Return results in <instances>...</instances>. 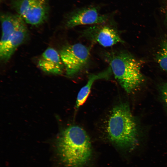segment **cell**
I'll return each instance as SVG.
<instances>
[{"label":"cell","instance_id":"cell-1","mask_svg":"<svg viewBox=\"0 0 167 167\" xmlns=\"http://www.w3.org/2000/svg\"><path fill=\"white\" fill-rule=\"evenodd\" d=\"M56 143L60 157L68 167H82L90 158V138L79 126H71L65 129L59 134Z\"/></svg>","mask_w":167,"mask_h":167},{"label":"cell","instance_id":"cell-2","mask_svg":"<svg viewBox=\"0 0 167 167\" xmlns=\"http://www.w3.org/2000/svg\"><path fill=\"white\" fill-rule=\"evenodd\" d=\"M105 130L109 139L122 148L133 149L138 144L137 124L126 103L112 108L107 119Z\"/></svg>","mask_w":167,"mask_h":167},{"label":"cell","instance_id":"cell-3","mask_svg":"<svg viewBox=\"0 0 167 167\" xmlns=\"http://www.w3.org/2000/svg\"><path fill=\"white\" fill-rule=\"evenodd\" d=\"M105 58L119 84L128 93L138 88L144 80L142 62L126 51L106 53Z\"/></svg>","mask_w":167,"mask_h":167},{"label":"cell","instance_id":"cell-4","mask_svg":"<svg viewBox=\"0 0 167 167\" xmlns=\"http://www.w3.org/2000/svg\"><path fill=\"white\" fill-rule=\"evenodd\" d=\"M11 5L26 23L32 26L42 24L49 17V0H11Z\"/></svg>","mask_w":167,"mask_h":167},{"label":"cell","instance_id":"cell-5","mask_svg":"<svg viewBox=\"0 0 167 167\" xmlns=\"http://www.w3.org/2000/svg\"><path fill=\"white\" fill-rule=\"evenodd\" d=\"M67 76L77 75L86 66L90 59L89 48L80 43L67 45L59 53Z\"/></svg>","mask_w":167,"mask_h":167},{"label":"cell","instance_id":"cell-6","mask_svg":"<svg viewBox=\"0 0 167 167\" xmlns=\"http://www.w3.org/2000/svg\"><path fill=\"white\" fill-rule=\"evenodd\" d=\"M100 5H91L77 8L67 13L65 20L66 26L71 28L83 25H95L104 24L111 18L110 14H101Z\"/></svg>","mask_w":167,"mask_h":167},{"label":"cell","instance_id":"cell-7","mask_svg":"<svg viewBox=\"0 0 167 167\" xmlns=\"http://www.w3.org/2000/svg\"><path fill=\"white\" fill-rule=\"evenodd\" d=\"M107 22L88 27L83 31V36L104 47L123 42L117 31L110 25L106 24Z\"/></svg>","mask_w":167,"mask_h":167},{"label":"cell","instance_id":"cell-8","mask_svg":"<svg viewBox=\"0 0 167 167\" xmlns=\"http://www.w3.org/2000/svg\"><path fill=\"white\" fill-rule=\"evenodd\" d=\"M28 31L25 21L10 33L4 43L0 46V58L5 62L11 57L17 49L27 39Z\"/></svg>","mask_w":167,"mask_h":167},{"label":"cell","instance_id":"cell-9","mask_svg":"<svg viewBox=\"0 0 167 167\" xmlns=\"http://www.w3.org/2000/svg\"><path fill=\"white\" fill-rule=\"evenodd\" d=\"M37 64L43 71L53 74L60 75L64 69L60 54L52 48H49L44 51Z\"/></svg>","mask_w":167,"mask_h":167},{"label":"cell","instance_id":"cell-10","mask_svg":"<svg viewBox=\"0 0 167 167\" xmlns=\"http://www.w3.org/2000/svg\"><path fill=\"white\" fill-rule=\"evenodd\" d=\"M112 73L111 68L109 66L98 73L89 75L86 84L81 88L78 93L76 102V108H78L85 102L90 93L92 85L96 80L108 79Z\"/></svg>","mask_w":167,"mask_h":167},{"label":"cell","instance_id":"cell-11","mask_svg":"<svg viewBox=\"0 0 167 167\" xmlns=\"http://www.w3.org/2000/svg\"><path fill=\"white\" fill-rule=\"evenodd\" d=\"M156 61L162 69L167 72V39L161 43L156 55Z\"/></svg>","mask_w":167,"mask_h":167},{"label":"cell","instance_id":"cell-12","mask_svg":"<svg viewBox=\"0 0 167 167\" xmlns=\"http://www.w3.org/2000/svg\"><path fill=\"white\" fill-rule=\"evenodd\" d=\"M160 91L162 99L167 105V82L163 84L160 88Z\"/></svg>","mask_w":167,"mask_h":167},{"label":"cell","instance_id":"cell-13","mask_svg":"<svg viewBox=\"0 0 167 167\" xmlns=\"http://www.w3.org/2000/svg\"><path fill=\"white\" fill-rule=\"evenodd\" d=\"M166 18H167V10L166 11Z\"/></svg>","mask_w":167,"mask_h":167},{"label":"cell","instance_id":"cell-14","mask_svg":"<svg viewBox=\"0 0 167 167\" xmlns=\"http://www.w3.org/2000/svg\"></svg>","mask_w":167,"mask_h":167}]
</instances>
